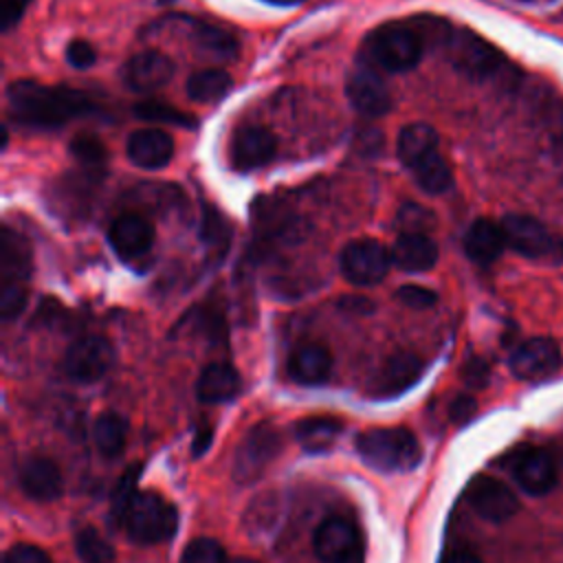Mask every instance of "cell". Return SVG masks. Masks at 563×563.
Here are the masks:
<instances>
[{"label":"cell","mask_w":563,"mask_h":563,"mask_svg":"<svg viewBox=\"0 0 563 563\" xmlns=\"http://www.w3.org/2000/svg\"><path fill=\"white\" fill-rule=\"evenodd\" d=\"M11 119L29 128H59L77 117L95 112V103L81 90L44 86L31 79L13 81L7 88Z\"/></svg>","instance_id":"6da1fadb"},{"label":"cell","mask_w":563,"mask_h":563,"mask_svg":"<svg viewBox=\"0 0 563 563\" xmlns=\"http://www.w3.org/2000/svg\"><path fill=\"white\" fill-rule=\"evenodd\" d=\"M363 462L376 471H409L420 462V444L409 429H369L356 440Z\"/></svg>","instance_id":"7a4b0ae2"},{"label":"cell","mask_w":563,"mask_h":563,"mask_svg":"<svg viewBox=\"0 0 563 563\" xmlns=\"http://www.w3.org/2000/svg\"><path fill=\"white\" fill-rule=\"evenodd\" d=\"M121 526L134 543H161L174 537L178 528V510L161 493L139 490L132 497Z\"/></svg>","instance_id":"3957f363"},{"label":"cell","mask_w":563,"mask_h":563,"mask_svg":"<svg viewBox=\"0 0 563 563\" xmlns=\"http://www.w3.org/2000/svg\"><path fill=\"white\" fill-rule=\"evenodd\" d=\"M422 37L407 24L389 22L374 29L365 40V53L374 66L387 73H405L422 57Z\"/></svg>","instance_id":"277c9868"},{"label":"cell","mask_w":563,"mask_h":563,"mask_svg":"<svg viewBox=\"0 0 563 563\" xmlns=\"http://www.w3.org/2000/svg\"><path fill=\"white\" fill-rule=\"evenodd\" d=\"M444 46L449 62L471 79H488L504 66V55L468 29L451 31Z\"/></svg>","instance_id":"5b68a950"},{"label":"cell","mask_w":563,"mask_h":563,"mask_svg":"<svg viewBox=\"0 0 563 563\" xmlns=\"http://www.w3.org/2000/svg\"><path fill=\"white\" fill-rule=\"evenodd\" d=\"M282 451V435L271 422L255 424L235 449L231 475L238 484L257 482Z\"/></svg>","instance_id":"8992f818"},{"label":"cell","mask_w":563,"mask_h":563,"mask_svg":"<svg viewBox=\"0 0 563 563\" xmlns=\"http://www.w3.org/2000/svg\"><path fill=\"white\" fill-rule=\"evenodd\" d=\"M391 264V253L372 238H361L350 242L341 255H339V266L343 277L350 284L356 286H372L378 284Z\"/></svg>","instance_id":"52a82bcc"},{"label":"cell","mask_w":563,"mask_h":563,"mask_svg":"<svg viewBox=\"0 0 563 563\" xmlns=\"http://www.w3.org/2000/svg\"><path fill=\"white\" fill-rule=\"evenodd\" d=\"M112 345L97 334L77 339L64 354V372L77 383H95L112 367Z\"/></svg>","instance_id":"ba28073f"},{"label":"cell","mask_w":563,"mask_h":563,"mask_svg":"<svg viewBox=\"0 0 563 563\" xmlns=\"http://www.w3.org/2000/svg\"><path fill=\"white\" fill-rule=\"evenodd\" d=\"M466 499L482 519L493 523H501L519 510L515 493L504 482L490 475L473 477L466 486Z\"/></svg>","instance_id":"9c48e42d"},{"label":"cell","mask_w":563,"mask_h":563,"mask_svg":"<svg viewBox=\"0 0 563 563\" xmlns=\"http://www.w3.org/2000/svg\"><path fill=\"white\" fill-rule=\"evenodd\" d=\"M277 152L275 136L260 125H242L229 143V161L238 172H253L273 161Z\"/></svg>","instance_id":"30bf717a"},{"label":"cell","mask_w":563,"mask_h":563,"mask_svg":"<svg viewBox=\"0 0 563 563\" xmlns=\"http://www.w3.org/2000/svg\"><path fill=\"white\" fill-rule=\"evenodd\" d=\"M561 367V350L548 336L528 339L510 354V369L517 378L541 380Z\"/></svg>","instance_id":"8fae6325"},{"label":"cell","mask_w":563,"mask_h":563,"mask_svg":"<svg viewBox=\"0 0 563 563\" xmlns=\"http://www.w3.org/2000/svg\"><path fill=\"white\" fill-rule=\"evenodd\" d=\"M358 550V530L343 517L325 519L314 532V552L323 563H352Z\"/></svg>","instance_id":"7c38bea8"},{"label":"cell","mask_w":563,"mask_h":563,"mask_svg":"<svg viewBox=\"0 0 563 563\" xmlns=\"http://www.w3.org/2000/svg\"><path fill=\"white\" fill-rule=\"evenodd\" d=\"M510 475L528 495H545L556 484L554 462L539 446H523L510 460Z\"/></svg>","instance_id":"4fadbf2b"},{"label":"cell","mask_w":563,"mask_h":563,"mask_svg":"<svg viewBox=\"0 0 563 563\" xmlns=\"http://www.w3.org/2000/svg\"><path fill=\"white\" fill-rule=\"evenodd\" d=\"M350 103L367 117H380L391 108V95L380 75L369 66H358L345 84Z\"/></svg>","instance_id":"5bb4252c"},{"label":"cell","mask_w":563,"mask_h":563,"mask_svg":"<svg viewBox=\"0 0 563 563\" xmlns=\"http://www.w3.org/2000/svg\"><path fill=\"white\" fill-rule=\"evenodd\" d=\"M424 367L422 361L411 352H396L385 361L369 385L374 398H394L418 383Z\"/></svg>","instance_id":"9a60e30c"},{"label":"cell","mask_w":563,"mask_h":563,"mask_svg":"<svg viewBox=\"0 0 563 563\" xmlns=\"http://www.w3.org/2000/svg\"><path fill=\"white\" fill-rule=\"evenodd\" d=\"M501 231H504L506 246H510L512 251L526 257H541L554 246L550 231L532 216L508 213L501 220Z\"/></svg>","instance_id":"2e32d148"},{"label":"cell","mask_w":563,"mask_h":563,"mask_svg":"<svg viewBox=\"0 0 563 563\" xmlns=\"http://www.w3.org/2000/svg\"><path fill=\"white\" fill-rule=\"evenodd\" d=\"M108 242L121 260L143 257L154 244V227L139 213H123L110 224Z\"/></svg>","instance_id":"e0dca14e"},{"label":"cell","mask_w":563,"mask_h":563,"mask_svg":"<svg viewBox=\"0 0 563 563\" xmlns=\"http://www.w3.org/2000/svg\"><path fill=\"white\" fill-rule=\"evenodd\" d=\"M20 488L26 497L35 501L57 499L64 490V477L59 466L48 457H29L20 464L18 471Z\"/></svg>","instance_id":"ac0fdd59"},{"label":"cell","mask_w":563,"mask_h":563,"mask_svg":"<svg viewBox=\"0 0 563 563\" xmlns=\"http://www.w3.org/2000/svg\"><path fill=\"white\" fill-rule=\"evenodd\" d=\"M125 152H128V158L136 167H141V169H161L174 156V139L167 132L158 130V128L134 130L128 136Z\"/></svg>","instance_id":"d6986e66"},{"label":"cell","mask_w":563,"mask_h":563,"mask_svg":"<svg viewBox=\"0 0 563 563\" xmlns=\"http://www.w3.org/2000/svg\"><path fill=\"white\" fill-rule=\"evenodd\" d=\"M174 75V64L158 51H143L134 55L123 70L125 84L134 92H154L163 88Z\"/></svg>","instance_id":"ffe728a7"},{"label":"cell","mask_w":563,"mask_h":563,"mask_svg":"<svg viewBox=\"0 0 563 563\" xmlns=\"http://www.w3.org/2000/svg\"><path fill=\"white\" fill-rule=\"evenodd\" d=\"M389 253L405 273H422L438 262V246L427 233H400Z\"/></svg>","instance_id":"44dd1931"},{"label":"cell","mask_w":563,"mask_h":563,"mask_svg":"<svg viewBox=\"0 0 563 563\" xmlns=\"http://www.w3.org/2000/svg\"><path fill=\"white\" fill-rule=\"evenodd\" d=\"M288 376L299 385H321L330 378L332 356L323 345L306 343L288 356Z\"/></svg>","instance_id":"7402d4cb"},{"label":"cell","mask_w":563,"mask_h":563,"mask_svg":"<svg viewBox=\"0 0 563 563\" xmlns=\"http://www.w3.org/2000/svg\"><path fill=\"white\" fill-rule=\"evenodd\" d=\"M506 246V240H504V231H501V224H495L493 220L488 218H479L475 220L466 235H464V251L466 255L477 262V264H493L501 251Z\"/></svg>","instance_id":"603a6c76"},{"label":"cell","mask_w":563,"mask_h":563,"mask_svg":"<svg viewBox=\"0 0 563 563\" xmlns=\"http://www.w3.org/2000/svg\"><path fill=\"white\" fill-rule=\"evenodd\" d=\"M31 273V251L26 240L11 231L2 229L0 238V284H24Z\"/></svg>","instance_id":"cb8c5ba5"},{"label":"cell","mask_w":563,"mask_h":563,"mask_svg":"<svg viewBox=\"0 0 563 563\" xmlns=\"http://www.w3.org/2000/svg\"><path fill=\"white\" fill-rule=\"evenodd\" d=\"M240 391V376L229 363H211L202 369L196 383V394L202 402H227Z\"/></svg>","instance_id":"d4e9b609"},{"label":"cell","mask_w":563,"mask_h":563,"mask_svg":"<svg viewBox=\"0 0 563 563\" xmlns=\"http://www.w3.org/2000/svg\"><path fill=\"white\" fill-rule=\"evenodd\" d=\"M438 150V132L427 123H409L400 130L396 152L400 163L411 169L420 158Z\"/></svg>","instance_id":"484cf974"},{"label":"cell","mask_w":563,"mask_h":563,"mask_svg":"<svg viewBox=\"0 0 563 563\" xmlns=\"http://www.w3.org/2000/svg\"><path fill=\"white\" fill-rule=\"evenodd\" d=\"M341 429H343L341 420H336V418H328V416L303 418L295 427V438L306 451L319 453V451L330 449L336 442Z\"/></svg>","instance_id":"4316f807"},{"label":"cell","mask_w":563,"mask_h":563,"mask_svg":"<svg viewBox=\"0 0 563 563\" xmlns=\"http://www.w3.org/2000/svg\"><path fill=\"white\" fill-rule=\"evenodd\" d=\"M92 435L101 455L117 457L123 453L128 442V422L119 413L106 411L95 420Z\"/></svg>","instance_id":"83f0119b"},{"label":"cell","mask_w":563,"mask_h":563,"mask_svg":"<svg viewBox=\"0 0 563 563\" xmlns=\"http://www.w3.org/2000/svg\"><path fill=\"white\" fill-rule=\"evenodd\" d=\"M409 172L413 174L418 187L427 194H444L453 185V174L438 150L420 158Z\"/></svg>","instance_id":"f1b7e54d"},{"label":"cell","mask_w":563,"mask_h":563,"mask_svg":"<svg viewBox=\"0 0 563 563\" xmlns=\"http://www.w3.org/2000/svg\"><path fill=\"white\" fill-rule=\"evenodd\" d=\"M231 88V75L222 68H205L187 79V95L194 101L211 103L220 101Z\"/></svg>","instance_id":"f546056e"},{"label":"cell","mask_w":563,"mask_h":563,"mask_svg":"<svg viewBox=\"0 0 563 563\" xmlns=\"http://www.w3.org/2000/svg\"><path fill=\"white\" fill-rule=\"evenodd\" d=\"M191 31H194V42L196 46L211 55V57H220V59H227V57H233L235 51H238V42L235 37L220 29V26H213V24H207V22H196L191 20Z\"/></svg>","instance_id":"4dcf8cb0"},{"label":"cell","mask_w":563,"mask_h":563,"mask_svg":"<svg viewBox=\"0 0 563 563\" xmlns=\"http://www.w3.org/2000/svg\"><path fill=\"white\" fill-rule=\"evenodd\" d=\"M75 550H77V556L81 559V563H112L114 561L112 545L92 526H86L77 532Z\"/></svg>","instance_id":"1f68e13d"},{"label":"cell","mask_w":563,"mask_h":563,"mask_svg":"<svg viewBox=\"0 0 563 563\" xmlns=\"http://www.w3.org/2000/svg\"><path fill=\"white\" fill-rule=\"evenodd\" d=\"M70 154H73V158L81 165V167H86L88 172H97V174H101L103 172V165H106V147H103V143L99 141V139H95V136H75L73 141H70Z\"/></svg>","instance_id":"d6a6232c"},{"label":"cell","mask_w":563,"mask_h":563,"mask_svg":"<svg viewBox=\"0 0 563 563\" xmlns=\"http://www.w3.org/2000/svg\"><path fill=\"white\" fill-rule=\"evenodd\" d=\"M180 563H229L222 545L216 539L198 537L187 543Z\"/></svg>","instance_id":"836d02e7"},{"label":"cell","mask_w":563,"mask_h":563,"mask_svg":"<svg viewBox=\"0 0 563 563\" xmlns=\"http://www.w3.org/2000/svg\"><path fill=\"white\" fill-rule=\"evenodd\" d=\"M139 471H141V466H139V464H132V466L123 473V477L119 479V484H117V488H114L112 506H110V508H112V521H117V523L123 521V515H125V510H128L132 497L139 493V490H136Z\"/></svg>","instance_id":"e575fe53"},{"label":"cell","mask_w":563,"mask_h":563,"mask_svg":"<svg viewBox=\"0 0 563 563\" xmlns=\"http://www.w3.org/2000/svg\"><path fill=\"white\" fill-rule=\"evenodd\" d=\"M134 112H136V117L145 119V121H161V123L187 125V128L194 125V121H191L185 112H180V110H176V108H172V106L158 103V101H143V103H136V106H134Z\"/></svg>","instance_id":"d590c367"},{"label":"cell","mask_w":563,"mask_h":563,"mask_svg":"<svg viewBox=\"0 0 563 563\" xmlns=\"http://www.w3.org/2000/svg\"><path fill=\"white\" fill-rule=\"evenodd\" d=\"M26 306L24 284H0V317L2 321L15 319Z\"/></svg>","instance_id":"8d00e7d4"},{"label":"cell","mask_w":563,"mask_h":563,"mask_svg":"<svg viewBox=\"0 0 563 563\" xmlns=\"http://www.w3.org/2000/svg\"><path fill=\"white\" fill-rule=\"evenodd\" d=\"M396 224L402 233H424V227H431V213L418 205H405L396 218Z\"/></svg>","instance_id":"74e56055"},{"label":"cell","mask_w":563,"mask_h":563,"mask_svg":"<svg viewBox=\"0 0 563 563\" xmlns=\"http://www.w3.org/2000/svg\"><path fill=\"white\" fill-rule=\"evenodd\" d=\"M202 235H205V242L211 244V249H216V246L224 249L229 244V224L224 222V218L218 211L207 209Z\"/></svg>","instance_id":"f35d334b"},{"label":"cell","mask_w":563,"mask_h":563,"mask_svg":"<svg viewBox=\"0 0 563 563\" xmlns=\"http://www.w3.org/2000/svg\"><path fill=\"white\" fill-rule=\"evenodd\" d=\"M396 297L409 306V308H431L435 301H438V295L424 286H416V284H407V286H400L396 290Z\"/></svg>","instance_id":"ab89813d"},{"label":"cell","mask_w":563,"mask_h":563,"mask_svg":"<svg viewBox=\"0 0 563 563\" xmlns=\"http://www.w3.org/2000/svg\"><path fill=\"white\" fill-rule=\"evenodd\" d=\"M2 563H53L51 556L31 543H15L13 548L7 550Z\"/></svg>","instance_id":"60d3db41"},{"label":"cell","mask_w":563,"mask_h":563,"mask_svg":"<svg viewBox=\"0 0 563 563\" xmlns=\"http://www.w3.org/2000/svg\"><path fill=\"white\" fill-rule=\"evenodd\" d=\"M66 59L70 66L84 70V68H90L97 59V53L92 48V44L84 42V40H73L66 48Z\"/></svg>","instance_id":"b9f144b4"},{"label":"cell","mask_w":563,"mask_h":563,"mask_svg":"<svg viewBox=\"0 0 563 563\" xmlns=\"http://www.w3.org/2000/svg\"><path fill=\"white\" fill-rule=\"evenodd\" d=\"M477 411V402L471 396H457L449 407V418L455 424H466Z\"/></svg>","instance_id":"7bdbcfd3"},{"label":"cell","mask_w":563,"mask_h":563,"mask_svg":"<svg viewBox=\"0 0 563 563\" xmlns=\"http://www.w3.org/2000/svg\"><path fill=\"white\" fill-rule=\"evenodd\" d=\"M31 0H0V26L9 31L22 15Z\"/></svg>","instance_id":"ee69618b"},{"label":"cell","mask_w":563,"mask_h":563,"mask_svg":"<svg viewBox=\"0 0 563 563\" xmlns=\"http://www.w3.org/2000/svg\"><path fill=\"white\" fill-rule=\"evenodd\" d=\"M462 376L471 387H484L488 383V365L482 358H471L464 365Z\"/></svg>","instance_id":"f6af8a7d"},{"label":"cell","mask_w":563,"mask_h":563,"mask_svg":"<svg viewBox=\"0 0 563 563\" xmlns=\"http://www.w3.org/2000/svg\"><path fill=\"white\" fill-rule=\"evenodd\" d=\"M440 563H482L479 556H475L473 552H466V550H455V552H449L442 556Z\"/></svg>","instance_id":"bcb514c9"},{"label":"cell","mask_w":563,"mask_h":563,"mask_svg":"<svg viewBox=\"0 0 563 563\" xmlns=\"http://www.w3.org/2000/svg\"><path fill=\"white\" fill-rule=\"evenodd\" d=\"M211 435H213V431L211 429H202V431H198V435H196V440H194V446H191V453L198 457V455H202L205 451H207V446H209V442H211Z\"/></svg>","instance_id":"7dc6e473"},{"label":"cell","mask_w":563,"mask_h":563,"mask_svg":"<svg viewBox=\"0 0 563 563\" xmlns=\"http://www.w3.org/2000/svg\"><path fill=\"white\" fill-rule=\"evenodd\" d=\"M266 2L279 4V7H288V4H297V2H301V0H266Z\"/></svg>","instance_id":"c3c4849f"},{"label":"cell","mask_w":563,"mask_h":563,"mask_svg":"<svg viewBox=\"0 0 563 563\" xmlns=\"http://www.w3.org/2000/svg\"><path fill=\"white\" fill-rule=\"evenodd\" d=\"M229 563H257V561H253V559H233Z\"/></svg>","instance_id":"681fc988"}]
</instances>
